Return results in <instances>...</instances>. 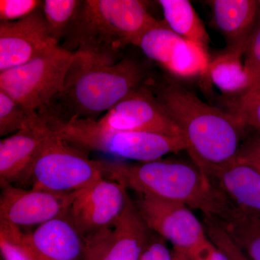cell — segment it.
<instances>
[{
    "label": "cell",
    "mask_w": 260,
    "mask_h": 260,
    "mask_svg": "<svg viewBox=\"0 0 260 260\" xmlns=\"http://www.w3.org/2000/svg\"><path fill=\"white\" fill-rule=\"evenodd\" d=\"M39 0H1L0 22H13L32 14L42 8Z\"/></svg>",
    "instance_id": "obj_28"
},
{
    "label": "cell",
    "mask_w": 260,
    "mask_h": 260,
    "mask_svg": "<svg viewBox=\"0 0 260 260\" xmlns=\"http://www.w3.org/2000/svg\"><path fill=\"white\" fill-rule=\"evenodd\" d=\"M203 225L210 242L223 251L229 260H251L229 237L215 217L204 215Z\"/></svg>",
    "instance_id": "obj_26"
},
{
    "label": "cell",
    "mask_w": 260,
    "mask_h": 260,
    "mask_svg": "<svg viewBox=\"0 0 260 260\" xmlns=\"http://www.w3.org/2000/svg\"><path fill=\"white\" fill-rule=\"evenodd\" d=\"M229 112L237 116L247 128L260 133V90L248 92L229 101Z\"/></svg>",
    "instance_id": "obj_25"
},
{
    "label": "cell",
    "mask_w": 260,
    "mask_h": 260,
    "mask_svg": "<svg viewBox=\"0 0 260 260\" xmlns=\"http://www.w3.org/2000/svg\"><path fill=\"white\" fill-rule=\"evenodd\" d=\"M46 126L51 134L87 153L101 152L138 162L160 160L168 154L178 153L187 148L181 137L114 131L101 126L95 119L51 121Z\"/></svg>",
    "instance_id": "obj_5"
},
{
    "label": "cell",
    "mask_w": 260,
    "mask_h": 260,
    "mask_svg": "<svg viewBox=\"0 0 260 260\" xmlns=\"http://www.w3.org/2000/svg\"><path fill=\"white\" fill-rule=\"evenodd\" d=\"M149 85L189 143L191 160L220 165L236 158L248 129L237 116L203 102L170 77L153 78Z\"/></svg>",
    "instance_id": "obj_1"
},
{
    "label": "cell",
    "mask_w": 260,
    "mask_h": 260,
    "mask_svg": "<svg viewBox=\"0 0 260 260\" xmlns=\"http://www.w3.org/2000/svg\"><path fill=\"white\" fill-rule=\"evenodd\" d=\"M13 98L0 90V136L14 134L20 130L43 124Z\"/></svg>",
    "instance_id": "obj_23"
},
{
    "label": "cell",
    "mask_w": 260,
    "mask_h": 260,
    "mask_svg": "<svg viewBox=\"0 0 260 260\" xmlns=\"http://www.w3.org/2000/svg\"><path fill=\"white\" fill-rule=\"evenodd\" d=\"M194 260H229L225 254L213 244L200 252L193 258Z\"/></svg>",
    "instance_id": "obj_31"
},
{
    "label": "cell",
    "mask_w": 260,
    "mask_h": 260,
    "mask_svg": "<svg viewBox=\"0 0 260 260\" xmlns=\"http://www.w3.org/2000/svg\"><path fill=\"white\" fill-rule=\"evenodd\" d=\"M242 54L225 49L210 59L206 78L230 100L242 96L248 91V78Z\"/></svg>",
    "instance_id": "obj_20"
},
{
    "label": "cell",
    "mask_w": 260,
    "mask_h": 260,
    "mask_svg": "<svg viewBox=\"0 0 260 260\" xmlns=\"http://www.w3.org/2000/svg\"><path fill=\"white\" fill-rule=\"evenodd\" d=\"M75 55L62 91L42 118L45 124L74 119L97 120L153 78L148 65L133 56H124L115 64L107 65Z\"/></svg>",
    "instance_id": "obj_2"
},
{
    "label": "cell",
    "mask_w": 260,
    "mask_h": 260,
    "mask_svg": "<svg viewBox=\"0 0 260 260\" xmlns=\"http://www.w3.org/2000/svg\"><path fill=\"white\" fill-rule=\"evenodd\" d=\"M0 251L3 260H40L24 242L20 228L0 221Z\"/></svg>",
    "instance_id": "obj_24"
},
{
    "label": "cell",
    "mask_w": 260,
    "mask_h": 260,
    "mask_svg": "<svg viewBox=\"0 0 260 260\" xmlns=\"http://www.w3.org/2000/svg\"><path fill=\"white\" fill-rule=\"evenodd\" d=\"M133 200L148 229L172 243L174 249L193 258L211 243L204 225L186 205L140 194Z\"/></svg>",
    "instance_id": "obj_8"
},
{
    "label": "cell",
    "mask_w": 260,
    "mask_h": 260,
    "mask_svg": "<svg viewBox=\"0 0 260 260\" xmlns=\"http://www.w3.org/2000/svg\"><path fill=\"white\" fill-rule=\"evenodd\" d=\"M149 83L122 99L98 119L97 122L114 131L143 132L185 138L162 109Z\"/></svg>",
    "instance_id": "obj_11"
},
{
    "label": "cell",
    "mask_w": 260,
    "mask_h": 260,
    "mask_svg": "<svg viewBox=\"0 0 260 260\" xmlns=\"http://www.w3.org/2000/svg\"><path fill=\"white\" fill-rule=\"evenodd\" d=\"M259 4H260V1H259Z\"/></svg>",
    "instance_id": "obj_33"
},
{
    "label": "cell",
    "mask_w": 260,
    "mask_h": 260,
    "mask_svg": "<svg viewBox=\"0 0 260 260\" xmlns=\"http://www.w3.org/2000/svg\"><path fill=\"white\" fill-rule=\"evenodd\" d=\"M59 45L51 37L42 8L16 21L0 22V72L28 63Z\"/></svg>",
    "instance_id": "obj_14"
},
{
    "label": "cell",
    "mask_w": 260,
    "mask_h": 260,
    "mask_svg": "<svg viewBox=\"0 0 260 260\" xmlns=\"http://www.w3.org/2000/svg\"><path fill=\"white\" fill-rule=\"evenodd\" d=\"M135 46L175 78L206 77L210 62L207 49L179 37L164 21L147 30Z\"/></svg>",
    "instance_id": "obj_9"
},
{
    "label": "cell",
    "mask_w": 260,
    "mask_h": 260,
    "mask_svg": "<svg viewBox=\"0 0 260 260\" xmlns=\"http://www.w3.org/2000/svg\"><path fill=\"white\" fill-rule=\"evenodd\" d=\"M140 260H173L172 251L168 248L165 239L151 235Z\"/></svg>",
    "instance_id": "obj_30"
},
{
    "label": "cell",
    "mask_w": 260,
    "mask_h": 260,
    "mask_svg": "<svg viewBox=\"0 0 260 260\" xmlns=\"http://www.w3.org/2000/svg\"><path fill=\"white\" fill-rule=\"evenodd\" d=\"M82 1L44 0L42 9L51 37L58 44L63 41L74 21Z\"/></svg>",
    "instance_id": "obj_22"
},
{
    "label": "cell",
    "mask_w": 260,
    "mask_h": 260,
    "mask_svg": "<svg viewBox=\"0 0 260 260\" xmlns=\"http://www.w3.org/2000/svg\"><path fill=\"white\" fill-rule=\"evenodd\" d=\"M151 231L128 197L125 208L116 223L85 242L87 260H140Z\"/></svg>",
    "instance_id": "obj_13"
},
{
    "label": "cell",
    "mask_w": 260,
    "mask_h": 260,
    "mask_svg": "<svg viewBox=\"0 0 260 260\" xmlns=\"http://www.w3.org/2000/svg\"><path fill=\"white\" fill-rule=\"evenodd\" d=\"M244 56V70L248 78L247 93L260 90V25L251 38Z\"/></svg>",
    "instance_id": "obj_27"
},
{
    "label": "cell",
    "mask_w": 260,
    "mask_h": 260,
    "mask_svg": "<svg viewBox=\"0 0 260 260\" xmlns=\"http://www.w3.org/2000/svg\"><path fill=\"white\" fill-rule=\"evenodd\" d=\"M160 22L138 0H82L60 46L92 62L114 64Z\"/></svg>",
    "instance_id": "obj_3"
},
{
    "label": "cell",
    "mask_w": 260,
    "mask_h": 260,
    "mask_svg": "<svg viewBox=\"0 0 260 260\" xmlns=\"http://www.w3.org/2000/svg\"><path fill=\"white\" fill-rule=\"evenodd\" d=\"M206 3L213 10L215 25L225 38V49L244 56L260 25L259 1L213 0Z\"/></svg>",
    "instance_id": "obj_18"
},
{
    "label": "cell",
    "mask_w": 260,
    "mask_h": 260,
    "mask_svg": "<svg viewBox=\"0 0 260 260\" xmlns=\"http://www.w3.org/2000/svg\"><path fill=\"white\" fill-rule=\"evenodd\" d=\"M75 53L60 45L16 68L0 72V90L41 119L62 91Z\"/></svg>",
    "instance_id": "obj_6"
},
{
    "label": "cell",
    "mask_w": 260,
    "mask_h": 260,
    "mask_svg": "<svg viewBox=\"0 0 260 260\" xmlns=\"http://www.w3.org/2000/svg\"><path fill=\"white\" fill-rule=\"evenodd\" d=\"M104 177L102 160L90 158L87 152L49 132L23 186L55 193L75 192Z\"/></svg>",
    "instance_id": "obj_7"
},
{
    "label": "cell",
    "mask_w": 260,
    "mask_h": 260,
    "mask_svg": "<svg viewBox=\"0 0 260 260\" xmlns=\"http://www.w3.org/2000/svg\"><path fill=\"white\" fill-rule=\"evenodd\" d=\"M102 162L104 178L135 194L181 203L210 216H216L221 209L223 195L192 160Z\"/></svg>",
    "instance_id": "obj_4"
},
{
    "label": "cell",
    "mask_w": 260,
    "mask_h": 260,
    "mask_svg": "<svg viewBox=\"0 0 260 260\" xmlns=\"http://www.w3.org/2000/svg\"><path fill=\"white\" fill-rule=\"evenodd\" d=\"M192 161L230 203L260 218V173L235 159L220 165Z\"/></svg>",
    "instance_id": "obj_15"
},
{
    "label": "cell",
    "mask_w": 260,
    "mask_h": 260,
    "mask_svg": "<svg viewBox=\"0 0 260 260\" xmlns=\"http://www.w3.org/2000/svg\"><path fill=\"white\" fill-rule=\"evenodd\" d=\"M49 135L44 123L20 130L0 141V186L23 187L37 154Z\"/></svg>",
    "instance_id": "obj_17"
},
{
    "label": "cell",
    "mask_w": 260,
    "mask_h": 260,
    "mask_svg": "<svg viewBox=\"0 0 260 260\" xmlns=\"http://www.w3.org/2000/svg\"><path fill=\"white\" fill-rule=\"evenodd\" d=\"M0 221L20 228L47 223L68 214L80 191L70 193L25 189L6 185L1 187Z\"/></svg>",
    "instance_id": "obj_12"
},
{
    "label": "cell",
    "mask_w": 260,
    "mask_h": 260,
    "mask_svg": "<svg viewBox=\"0 0 260 260\" xmlns=\"http://www.w3.org/2000/svg\"><path fill=\"white\" fill-rule=\"evenodd\" d=\"M234 159L260 173V133H246Z\"/></svg>",
    "instance_id": "obj_29"
},
{
    "label": "cell",
    "mask_w": 260,
    "mask_h": 260,
    "mask_svg": "<svg viewBox=\"0 0 260 260\" xmlns=\"http://www.w3.org/2000/svg\"><path fill=\"white\" fill-rule=\"evenodd\" d=\"M129 195L119 183L102 178L80 191L67 215L85 241L89 240L116 223Z\"/></svg>",
    "instance_id": "obj_10"
},
{
    "label": "cell",
    "mask_w": 260,
    "mask_h": 260,
    "mask_svg": "<svg viewBox=\"0 0 260 260\" xmlns=\"http://www.w3.org/2000/svg\"><path fill=\"white\" fill-rule=\"evenodd\" d=\"M173 260H194L184 251L174 249L172 251Z\"/></svg>",
    "instance_id": "obj_32"
},
{
    "label": "cell",
    "mask_w": 260,
    "mask_h": 260,
    "mask_svg": "<svg viewBox=\"0 0 260 260\" xmlns=\"http://www.w3.org/2000/svg\"><path fill=\"white\" fill-rule=\"evenodd\" d=\"M23 239L40 260H87L85 239L68 215L23 232Z\"/></svg>",
    "instance_id": "obj_16"
},
{
    "label": "cell",
    "mask_w": 260,
    "mask_h": 260,
    "mask_svg": "<svg viewBox=\"0 0 260 260\" xmlns=\"http://www.w3.org/2000/svg\"><path fill=\"white\" fill-rule=\"evenodd\" d=\"M215 218L246 255L260 260L259 217L237 208L225 198Z\"/></svg>",
    "instance_id": "obj_19"
},
{
    "label": "cell",
    "mask_w": 260,
    "mask_h": 260,
    "mask_svg": "<svg viewBox=\"0 0 260 260\" xmlns=\"http://www.w3.org/2000/svg\"><path fill=\"white\" fill-rule=\"evenodd\" d=\"M164 23L179 37L207 49L210 37L203 22L187 0H160Z\"/></svg>",
    "instance_id": "obj_21"
}]
</instances>
